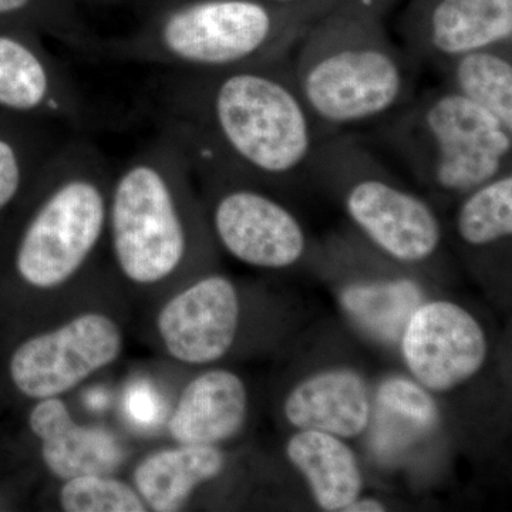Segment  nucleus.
I'll use <instances>...</instances> for the list:
<instances>
[{
  "label": "nucleus",
  "mask_w": 512,
  "mask_h": 512,
  "mask_svg": "<svg viewBox=\"0 0 512 512\" xmlns=\"http://www.w3.org/2000/svg\"><path fill=\"white\" fill-rule=\"evenodd\" d=\"M286 454L308 481L322 510L345 511L360 497L362 473L355 454L340 437L299 430L286 444Z\"/></svg>",
  "instance_id": "18"
},
{
  "label": "nucleus",
  "mask_w": 512,
  "mask_h": 512,
  "mask_svg": "<svg viewBox=\"0 0 512 512\" xmlns=\"http://www.w3.org/2000/svg\"><path fill=\"white\" fill-rule=\"evenodd\" d=\"M309 174L338 190L350 221L393 261L423 264L440 251L444 231L437 212L397 183L359 140L343 134L326 137Z\"/></svg>",
  "instance_id": "7"
},
{
  "label": "nucleus",
  "mask_w": 512,
  "mask_h": 512,
  "mask_svg": "<svg viewBox=\"0 0 512 512\" xmlns=\"http://www.w3.org/2000/svg\"><path fill=\"white\" fill-rule=\"evenodd\" d=\"M0 109L83 133L89 106L62 63L22 25L0 30Z\"/></svg>",
  "instance_id": "10"
},
{
  "label": "nucleus",
  "mask_w": 512,
  "mask_h": 512,
  "mask_svg": "<svg viewBox=\"0 0 512 512\" xmlns=\"http://www.w3.org/2000/svg\"><path fill=\"white\" fill-rule=\"evenodd\" d=\"M225 468L217 446H185L156 451L134 470V488L148 510L180 511L201 484L215 480Z\"/></svg>",
  "instance_id": "17"
},
{
  "label": "nucleus",
  "mask_w": 512,
  "mask_h": 512,
  "mask_svg": "<svg viewBox=\"0 0 512 512\" xmlns=\"http://www.w3.org/2000/svg\"><path fill=\"white\" fill-rule=\"evenodd\" d=\"M404 49L434 69L483 47L512 45V0H414Z\"/></svg>",
  "instance_id": "12"
},
{
  "label": "nucleus",
  "mask_w": 512,
  "mask_h": 512,
  "mask_svg": "<svg viewBox=\"0 0 512 512\" xmlns=\"http://www.w3.org/2000/svg\"><path fill=\"white\" fill-rule=\"evenodd\" d=\"M285 417L299 430L352 439L369 427L372 407L365 380L348 369L316 373L293 387Z\"/></svg>",
  "instance_id": "16"
},
{
  "label": "nucleus",
  "mask_w": 512,
  "mask_h": 512,
  "mask_svg": "<svg viewBox=\"0 0 512 512\" xmlns=\"http://www.w3.org/2000/svg\"><path fill=\"white\" fill-rule=\"evenodd\" d=\"M439 419V407L426 387L406 377H390L376 394L373 448L380 456H393L436 429Z\"/></svg>",
  "instance_id": "20"
},
{
  "label": "nucleus",
  "mask_w": 512,
  "mask_h": 512,
  "mask_svg": "<svg viewBox=\"0 0 512 512\" xmlns=\"http://www.w3.org/2000/svg\"><path fill=\"white\" fill-rule=\"evenodd\" d=\"M402 355L414 379L431 392H448L476 376L488 343L478 320L448 301L421 303L402 336Z\"/></svg>",
  "instance_id": "11"
},
{
  "label": "nucleus",
  "mask_w": 512,
  "mask_h": 512,
  "mask_svg": "<svg viewBox=\"0 0 512 512\" xmlns=\"http://www.w3.org/2000/svg\"><path fill=\"white\" fill-rule=\"evenodd\" d=\"M143 106L198 177L286 183L309 174L326 138L296 87L291 57L212 72L158 69Z\"/></svg>",
  "instance_id": "1"
},
{
  "label": "nucleus",
  "mask_w": 512,
  "mask_h": 512,
  "mask_svg": "<svg viewBox=\"0 0 512 512\" xmlns=\"http://www.w3.org/2000/svg\"><path fill=\"white\" fill-rule=\"evenodd\" d=\"M380 15L365 0L340 3L293 50L296 87L326 137L382 123L416 96L420 64L394 45Z\"/></svg>",
  "instance_id": "2"
},
{
  "label": "nucleus",
  "mask_w": 512,
  "mask_h": 512,
  "mask_svg": "<svg viewBox=\"0 0 512 512\" xmlns=\"http://www.w3.org/2000/svg\"><path fill=\"white\" fill-rule=\"evenodd\" d=\"M367 2L375 3V5L380 6V8H383L382 0H367Z\"/></svg>",
  "instance_id": "30"
},
{
  "label": "nucleus",
  "mask_w": 512,
  "mask_h": 512,
  "mask_svg": "<svg viewBox=\"0 0 512 512\" xmlns=\"http://www.w3.org/2000/svg\"><path fill=\"white\" fill-rule=\"evenodd\" d=\"M35 29L89 59H100L101 40L77 0H0V23Z\"/></svg>",
  "instance_id": "23"
},
{
  "label": "nucleus",
  "mask_w": 512,
  "mask_h": 512,
  "mask_svg": "<svg viewBox=\"0 0 512 512\" xmlns=\"http://www.w3.org/2000/svg\"><path fill=\"white\" fill-rule=\"evenodd\" d=\"M76 131L37 120L26 136L0 134V212L8 208L29 184H35L49 161Z\"/></svg>",
  "instance_id": "22"
},
{
  "label": "nucleus",
  "mask_w": 512,
  "mask_h": 512,
  "mask_svg": "<svg viewBox=\"0 0 512 512\" xmlns=\"http://www.w3.org/2000/svg\"><path fill=\"white\" fill-rule=\"evenodd\" d=\"M454 231L461 244L473 249L495 247L511 238V171L458 198Z\"/></svg>",
  "instance_id": "24"
},
{
  "label": "nucleus",
  "mask_w": 512,
  "mask_h": 512,
  "mask_svg": "<svg viewBox=\"0 0 512 512\" xmlns=\"http://www.w3.org/2000/svg\"><path fill=\"white\" fill-rule=\"evenodd\" d=\"M265 2L278 6H308L326 2L342 3L346 2V0H265Z\"/></svg>",
  "instance_id": "28"
},
{
  "label": "nucleus",
  "mask_w": 512,
  "mask_h": 512,
  "mask_svg": "<svg viewBox=\"0 0 512 512\" xmlns=\"http://www.w3.org/2000/svg\"><path fill=\"white\" fill-rule=\"evenodd\" d=\"M59 501L66 512L148 511L136 488L107 474H86L64 481Z\"/></svg>",
  "instance_id": "25"
},
{
  "label": "nucleus",
  "mask_w": 512,
  "mask_h": 512,
  "mask_svg": "<svg viewBox=\"0 0 512 512\" xmlns=\"http://www.w3.org/2000/svg\"><path fill=\"white\" fill-rule=\"evenodd\" d=\"M184 2V0H127L126 5L136 13L137 18L141 19L150 13L156 12L167 6L175 5V3Z\"/></svg>",
  "instance_id": "26"
},
{
  "label": "nucleus",
  "mask_w": 512,
  "mask_h": 512,
  "mask_svg": "<svg viewBox=\"0 0 512 512\" xmlns=\"http://www.w3.org/2000/svg\"><path fill=\"white\" fill-rule=\"evenodd\" d=\"M29 427L40 441L43 463L59 480L107 474L119 466L121 448L114 436L77 423L60 397L37 400Z\"/></svg>",
  "instance_id": "14"
},
{
  "label": "nucleus",
  "mask_w": 512,
  "mask_h": 512,
  "mask_svg": "<svg viewBox=\"0 0 512 512\" xmlns=\"http://www.w3.org/2000/svg\"><path fill=\"white\" fill-rule=\"evenodd\" d=\"M111 175L103 151L83 133H74L49 161L16 245L15 268L25 284L59 288L96 254L107 235Z\"/></svg>",
  "instance_id": "5"
},
{
  "label": "nucleus",
  "mask_w": 512,
  "mask_h": 512,
  "mask_svg": "<svg viewBox=\"0 0 512 512\" xmlns=\"http://www.w3.org/2000/svg\"><path fill=\"white\" fill-rule=\"evenodd\" d=\"M384 505L375 498H356L352 504L345 508V512H380L384 511Z\"/></svg>",
  "instance_id": "27"
},
{
  "label": "nucleus",
  "mask_w": 512,
  "mask_h": 512,
  "mask_svg": "<svg viewBox=\"0 0 512 512\" xmlns=\"http://www.w3.org/2000/svg\"><path fill=\"white\" fill-rule=\"evenodd\" d=\"M123 342L116 320L100 312L82 313L59 328L25 340L10 359V377L29 399L60 397L113 365Z\"/></svg>",
  "instance_id": "9"
},
{
  "label": "nucleus",
  "mask_w": 512,
  "mask_h": 512,
  "mask_svg": "<svg viewBox=\"0 0 512 512\" xmlns=\"http://www.w3.org/2000/svg\"><path fill=\"white\" fill-rule=\"evenodd\" d=\"M338 5L184 0L144 16L126 35L103 37L100 59L184 72L288 59L313 23Z\"/></svg>",
  "instance_id": "3"
},
{
  "label": "nucleus",
  "mask_w": 512,
  "mask_h": 512,
  "mask_svg": "<svg viewBox=\"0 0 512 512\" xmlns=\"http://www.w3.org/2000/svg\"><path fill=\"white\" fill-rule=\"evenodd\" d=\"M241 302L227 276L208 275L173 296L157 316L168 355L185 365L222 359L237 338Z\"/></svg>",
  "instance_id": "13"
},
{
  "label": "nucleus",
  "mask_w": 512,
  "mask_h": 512,
  "mask_svg": "<svg viewBox=\"0 0 512 512\" xmlns=\"http://www.w3.org/2000/svg\"><path fill=\"white\" fill-rule=\"evenodd\" d=\"M80 5H126L127 0H77Z\"/></svg>",
  "instance_id": "29"
},
{
  "label": "nucleus",
  "mask_w": 512,
  "mask_h": 512,
  "mask_svg": "<svg viewBox=\"0 0 512 512\" xmlns=\"http://www.w3.org/2000/svg\"><path fill=\"white\" fill-rule=\"evenodd\" d=\"M443 84L512 131V45L473 50L437 67Z\"/></svg>",
  "instance_id": "19"
},
{
  "label": "nucleus",
  "mask_w": 512,
  "mask_h": 512,
  "mask_svg": "<svg viewBox=\"0 0 512 512\" xmlns=\"http://www.w3.org/2000/svg\"><path fill=\"white\" fill-rule=\"evenodd\" d=\"M191 175L180 148L161 134L111 175L107 238L131 284H161L190 259L200 235Z\"/></svg>",
  "instance_id": "4"
},
{
  "label": "nucleus",
  "mask_w": 512,
  "mask_h": 512,
  "mask_svg": "<svg viewBox=\"0 0 512 512\" xmlns=\"http://www.w3.org/2000/svg\"><path fill=\"white\" fill-rule=\"evenodd\" d=\"M382 123L384 143L443 197L461 198L511 171L512 131L447 87L414 96Z\"/></svg>",
  "instance_id": "6"
},
{
  "label": "nucleus",
  "mask_w": 512,
  "mask_h": 512,
  "mask_svg": "<svg viewBox=\"0 0 512 512\" xmlns=\"http://www.w3.org/2000/svg\"><path fill=\"white\" fill-rule=\"evenodd\" d=\"M420 286L412 279L362 282L342 293L346 313L360 328L383 342H396L421 305Z\"/></svg>",
  "instance_id": "21"
},
{
  "label": "nucleus",
  "mask_w": 512,
  "mask_h": 512,
  "mask_svg": "<svg viewBox=\"0 0 512 512\" xmlns=\"http://www.w3.org/2000/svg\"><path fill=\"white\" fill-rule=\"evenodd\" d=\"M210 201V227L232 258L254 268L284 269L308 251L301 221L264 187L200 175Z\"/></svg>",
  "instance_id": "8"
},
{
  "label": "nucleus",
  "mask_w": 512,
  "mask_h": 512,
  "mask_svg": "<svg viewBox=\"0 0 512 512\" xmlns=\"http://www.w3.org/2000/svg\"><path fill=\"white\" fill-rule=\"evenodd\" d=\"M247 414L248 392L241 377L214 369L184 387L167 427L178 444L218 446L237 436Z\"/></svg>",
  "instance_id": "15"
}]
</instances>
